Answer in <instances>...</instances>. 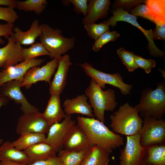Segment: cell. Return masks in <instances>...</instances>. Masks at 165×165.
Here are the masks:
<instances>
[{"mask_svg":"<svg viewBox=\"0 0 165 165\" xmlns=\"http://www.w3.org/2000/svg\"><path fill=\"white\" fill-rule=\"evenodd\" d=\"M72 64L68 54L62 56L58 59L57 70L51 82L49 89L50 94L60 95L65 88L70 66Z\"/></svg>","mask_w":165,"mask_h":165,"instance_id":"17","label":"cell"},{"mask_svg":"<svg viewBox=\"0 0 165 165\" xmlns=\"http://www.w3.org/2000/svg\"><path fill=\"white\" fill-rule=\"evenodd\" d=\"M19 17L14 8L10 7L0 6V20L6 21L7 23L13 24Z\"/></svg>","mask_w":165,"mask_h":165,"instance_id":"34","label":"cell"},{"mask_svg":"<svg viewBox=\"0 0 165 165\" xmlns=\"http://www.w3.org/2000/svg\"><path fill=\"white\" fill-rule=\"evenodd\" d=\"M8 43L0 47V68L5 69L15 65L24 60L22 56V47L16 42L13 35L7 38Z\"/></svg>","mask_w":165,"mask_h":165,"instance_id":"15","label":"cell"},{"mask_svg":"<svg viewBox=\"0 0 165 165\" xmlns=\"http://www.w3.org/2000/svg\"><path fill=\"white\" fill-rule=\"evenodd\" d=\"M77 64L83 69L87 75L102 89H105V85L108 84L119 88L123 95H126L130 93L132 88V85L125 83L119 74H110L103 72L95 68L88 63Z\"/></svg>","mask_w":165,"mask_h":165,"instance_id":"7","label":"cell"},{"mask_svg":"<svg viewBox=\"0 0 165 165\" xmlns=\"http://www.w3.org/2000/svg\"><path fill=\"white\" fill-rule=\"evenodd\" d=\"M117 53L129 72H132L139 68L135 61L134 58L135 54L133 52L127 50L121 47L117 50Z\"/></svg>","mask_w":165,"mask_h":165,"instance_id":"32","label":"cell"},{"mask_svg":"<svg viewBox=\"0 0 165 165\" xmlns=\"http://www.w3.org/2000/svg\"><path fill=\"white\" fill-rule=\"evenodd\" d=\"M142 163L147 165H165V145H153L145 148Z\"/></svg>","mask_w":165,"mask_h":165,"instance_id":"25","label":"cell"},{"mask_svg":"<svg viewBox=\"0 0 165 165\" xmlns=\"http://www.w3.org/2000/svg\"><path fill=\"white\" fill-rule=\"evenodd\" d=\"M38 110L23 113L19 118L16 132L21 135L30 133H47L50 127Z\"/></svg>","mask_w":165,"mask_h":165,"instance_id":"8","label":"cell"},{"mask_svg":"<svg viewBox=\"0 0 165 165\" xmlns=\"http://www.w3.org/2000/svg\"><path fill=\"white\" fill-rule=\"evenodd\" d=\"M76 119L77 125L85 133L92 144L103 148L109 154L124 145L123 137L115 133L97 119L79 116Z\"/></svg>","mask_w":165,"mask_h":165,"instance_id":"1","label":"cell"},{"mask_svg":"<svg viewBox=\"0 0 165 165\" xmlns=\"http://www.w3.org/2000/svg\"><path fill=\"white\" fill-rule=\"evenodd\" d=\"M85 93L93 109L94 116L104 123L105 112L113 111L117 105L115 91L111 89L103 90L91 80Z\"/></svg>","mask_w":165,"mask_h":165,"instance_id":"3","label":"cell"},{"mask_svg":"<svg viewBox=\"0 0 165 165\" xmlns=\"http://www.w3.org/2000/svg\"><path fill=\"white\" fill-rule=\"evenodd\" d=\"M108 163H107L106 164H105V165H108Z\"/></svg>","mask_w":165,"mask_h":165,"instance_id":"47","label":"cell"},{"mask_svg":"<svg viewBox=\"0 0 165 165\" xmlns=\"http://www.w3.org/2000/svg\"><path fill=\"white\" fill-rule=\"evenodd\" d=\"M112 14L113 16L108 20L110 25L115 26L119 21H124L132 24L140 29L146 37L148 42V48L152 56L157 57L164 56V53L157 48L154 42L152 31L146 30L142 27L138 22L136 16L120 9L114 10Z\"/></svg>","mask_w":165,"mask_h":165,"instance_id":"10","label":"cell"},{"mask_svg":"<svg viewBox=\"0 0 165 165\" xmlns=\"http://www.w3.org/2000/svg\"><path fill=\"white\" fill-rule=\"evenodd\" d=\"M75 124L71 115H66L61 122L51 125L44 142L52 146L56 152L62 149L65 137L71 127Z\"/></svg>","mask_w":165,"mask_h":165,"instance_id":"11","label":"cell"},{"mask_svg":"<svg viewBox=\"0 0 165 165\" xmlns=\"http://www.w3.org/2000/svg\"><path fill=\"white\" fill-rule=\"evenodd\" d=\"M58 59L53 58L41 67L35 66L29 69L25 74L21 87L28 89L33 84L44 81L50 84V79L57 66Z\"/></svg>","mask_w":165,"mask_h":165,"instance_id":"12","label":"cell"},{"mask_svg":"<svg viewBox=\"0 0 165 165\" xmlns=\"http://www.w3.org/2000/svg\"><path fill=\"white\" fill-rule=\"evenodd\" d=\"M3 141V139H0V144H1Z\"/></svg>","mask_w":165,"mask_h":165,"instance_id":"45","label":"cell"},{"mask_svg":"<svg viewBox=\"0 0 165 165\" xmlns=\"http://www.w3.org/2000/svg\"><path fill=\"white\" fill-rule=\"evenodd\" d=\"M135 108L144 118L161 119L165 113V87L160 83L154 90L149 89L142 92L139 103Z\"/></svg>","mask_w":165,"mask_h":165,"instance_id":"4","label":"cell"},{"mask_svg":"<svg viewBox=\"0 0 165 165\" xmlns=\"http://www.w3.org/2000/svg\"><path fill=\"white\" fill-rule=\"evenodd\" d=\"M47 2L46 0H26L16 1V8L20 10L25 12L33 11L40 15L46 8Z\"/></svg>","mask_w":165,"mask_h":165,"instance_id":"29","label":"cell"},{"mask_svg":"<svg viewBox=\"0 0 165 165\" xmlns=\"http://www.w3.org/2000/svg\"><path fill=\"white\" fill-rule=\"evenodd\" d=\"M42 34L39 37L40 42L50 54L51 58L58 59L73 48L74 38H66L61 34V31L54 29L46 24H41Z\"/></svg>","mask_w":165,"mask_h":165,"instance_id":"5","label":"cell"},{"mask_svg":"<svg viewBox=\"0 0 165 165\" xmlns=\"http://www.w3.org/2000/svg\"><path fill=\"white\" fill-rule=\"evenodd\" d=\"M14 24L7 23L6 24H0V44H4L5 41L1 38L4 36L7 38L13 33Z\"/></svg>","mask_w":165,"mask_h":165,"instance_id":"39","label":"cell"},{"mask_svg":"<svg viewBox=\"0 0 165 165\" xmlns=\"http://www.w3.org/2000/svg\"><path fill=\"white\" fill-rule=\"evenodd\" d=\"M29 165H63L62 163L58 156H55L47 159L39 160Z\"/></svg>","mask_w":165,"mask_h":165,"instance_id":"41","label":"cell"},{"mask_svg":"<svg viewBox=\"0 0 165 165\" xmlns=\"http://www.w3.org/2000/svg\"><path fill=\"white\" fill-rule=\"evenodd\" d=\"M134 58L138 67L144 69L147 74H149L152 68L156 66V61L154 60L146 59L135 54L134 56Z\"/></svg>","mask_w":165,"mask_h":165,"instance_id":"35","label":"cell"},{"mask_svg":"<svg viewBox=\"0 0 165 165\" xmlns=\"http://www.w3.org/2000/svg\"><path fill=\"white\" fill-rule=\"evenodd\" d=\"M31 45L28 48L22 47V54L24 60L36 58L41 56H50V53L41 42H35Z\"/></svg>","mask_w":165,"mask_h":165,"instance_id":"30","label":"cell"},{"mask_svg":"<svg viewBox=\"0 0 165 165\" xmlns=\"http://www.w3.org/2000/svg\"><path fill=\"white\" fill-rule=\"evenodd\" d=\"M11 161L29 164V159L24 151L13 147L9 141H5L0 146V161Z\"/></svg>","mask_w":165,"mask_h":165,"instance_id":"23","label":"cell"},{"mask_svg":"<svg viewBox=\"0 0 165 165\" xmlns=\"http://www.w3.org/2000/svg\"><path fill=\"white\" fill-rule=\"evenodd\" d=\"M46 138V136L44 133H27L21 135L18 139L11 143L17 149L24 150L36 144L44 142Z\"/></svg>","mask_w":165,"mask_h":165,"instance_id":"26","label":"cell"},{"mask_svg":"<svg viewBox=\"0 0 165 165\" xmlns=\"http://www.w3.org/2000/svg\"><path fill=\"white\" fill-rule=\"evenodd\" d=\"M117 31H109L101 35L96 40L92 46V50L95 52L100 50L101 48L108 42L115 41L119 36Z\"/></svg>","mask_w":165,"mask_h":165,"instance_id":"33","label":"cell"},{"mask_svg":"<svg viewBox=\"0 0 165 165\" xmlns=\"http://www.w3.org/2000/svg\"><path fill=\"white\" fill-rule=\"evenodd\" d=\"M135 108L127 102L110 116V127L115 133L131 136L139 133L142 128L143 120Z\"/></svg>","mask_w":165,"mask_h":165,"instance_id":"2","label":"cell"},{"mask_svg":"<svg viewBox=\"0 0 165 165\" xmlns=\"http://www.w3.org/2000/svg\"><path fill=\"white\" fill-rule=\"evenodd\" d=\"M65 4L71 3L74 6L75 11L77 13H82L85 16L87 14L88 1L87 0H69L62 2Z\"/></svg>","mask_w":165,"mask_h":165,"instance_id":"38","label":"cell"},{"mask_svg":"<svg viewBox=\"0 0 165 165\" xmlns=\"http://www.w3.org/2000/svg\"><path fill=\"white\" fill-rule=\"evenodd\" d=\"M110 25L108 20L98 24L95 23L84 25L88 35L96 40L105 32L109 31Z\"/></svg>","mask_w":165,"mask_h":165,"instance_id":"31","label":"cell"},{"mask_svg":"<svg viewBox=\"0 0 165 165\" xmlns=\"http://www.w3.org/2000/svg\"><path fill=\"white\" fill-rule=\"evenodd\" d=\"M89 148L79 152L62 149L58 152L57 156L62 162L63 165H81Z\"/></svg>","mask_w":165,"mask_h":165,"instance_id":"28","label":"cell"},{"mask_svg":"<svg viewBox=\"0 0 165 165\" xmlns=\"http://www.w3.org/2000/svg\"><path fill=\"white\" fill-rule=\"evenodd\" d=\"M87 97L84 94L71 99L65 100L63 104L64 112L66 115L78 114L93 118L94 116L90 105L87 101Z\"/></svg>","mask_w":165,"mask_h":165,"instance_id":"18","label":"cell"},{"mask_svg":"<svg viewBox=\"0 0 165 165\" xmlns=\"http://www.w3.org/2000/svg\"><path fill=\"white\" fill-rule=\"evenodd\" d=\"M43 61V59L37 58L24 60L15 65L2 69L0 71V86L13 80L23 82L25 74L29 69L40 65Z\"/></svg>","mask_w":165,"mask_h":165,"instance_id":"14","label":"cell"},{"mask_svg":"<svg viewBox=\"0 0 165 165\" xmlns=\"http://www.w3.org/2000/svg\"><path fill=\"white\" fill-rule=\"evenodd\" d=\"M130 13L136 16H139L153 22L148 6L145 3L140 4L136 6L133 9L130 10Z\"/></svg>","mask_w":165,"mask_h":165,"instance_id":"37","label":"cell"},{"mask_svg":"<svg viewBox=\"0 0 165 165\" xmlns=\"http://www.w3.org/2000/svg\"><path fill=\"white\" fill-rule=\"evenodd\" d=\"M139 133L141 144L145 148L164 144L165 140V121L162 119L144 118Z\"/></svg>","mask_w":165,"mask_h":165,"instance_id":"6","label":"cell"},{"mask_svg":"<svg viewBox=\"0 0 165 165\" xmlns=\"http://www.w3.org/2000/svg\"><path fill=\"white\" fill-rule=\"evenodd\" d=\"M144 0H116L114 1L112 6L115 9H120L124 10H129L134 6L143 3H145Z\"/></svg>","mask_w":165,"mask_h":165,"instance_id":"36","label":"cell"},{"mask_svg":"<svg viewBox=\"0 0 165 165\" xmlns=\"http://www.w3.org/2000/svg\"><path fill=\"white\" fill-rule=\"evenodd\" d=\"M0 165H29L11 161H2L0 162Z\"/></svg>","mask_w":165,"mask_h":165,"instance_id":"43","label":"cell"},{"mask_svg":"<svg viewBox=\"0 0 165 165\" xmlns=\"http://www.w3.org/2000/svg\"><path fill=\"white\" fill-rule=\"evenodd\" d=\"M152 31L153 39L165 40V23H157Z\"/></svg>","mask_w":165,"mask_h":165,"instance_id":"40","label":"cell"},{"mask_svg":"<svg viewBox=\"0 0 165 165\" xmlns=\"http://www.w3.org/2000/svg\"><path fill=\"white\" fill-rule=\"evenodd\" d=\"M124 148L121 151L120 165H140L143 162L145 148L141 145L139 133L127 136Z\"/></svg>","mask_w":165,"mask_h":165,"instance_id":"9","label":"cell"},{"mask_svg":"<svg viewBox=\"0 0 165 165\" xmlns=\"http://www.w3.org/2000/svg\"><path fill=\"white\" fill-rule=\"evenodd\" d=\"M109 154L103 148L93 145L88 149L81 165H105L109 162Z\"/></svg>","mask_w":165,"mask_h":165,"instance_id":"24","label":"cell"},{"mask_svg":"<svg viewBox=\"0 0 165 165\" xmlns=\"http://www.w3.org/2000/svg\"><path fill=\"white\" fill-rule=\"evenodd\" d=\"M24 151L29 157V164L56 156L54 148L44 142L34 145Z\"/></svg>","mask_w":165,"mask_h":165,"instance_id":"22","label":"cell"},{"mask_svg":"<svg viewBox=\"0 0 165 165\" xmlns=\"http://www.w3.org/2000/svg\"><path fill=\"white\" fill-rule=\"evenodd\" d=\"M16 0H0V6H5L13 8H16Z\"/></svg>","mask_w":165,"mask_h":165,"instance_id":"42","label":"cell"},{"mask_svg":"<svg viewBox=\"0 0 165 165\" xmlns=\"http://www.w3.org/2000/svg\"><path fill=\"white\" fill-rule=\"evenodd\" d=\"M93 145L84 131L75 124L69 130L63 143L64 149L70 151H80Z\"/></svg>","mask_w":165,"mask_h":165,"instance_id":"16","label":"cell"},{"mask_svg":"<svg viewBox=\"0 0 165 165\" xmlns=\"http://www.w3.org/2000/svg\"><path fill=\"white\" fill-rule=\"evenodd\" d=\"M60 96L55 94H51L46 109L42 113L50 126L60 122L66 116L62 108Z\"/></svg>","mask_w":165,"mask_h":165,"instance_id":"19","label":"cell"},{"mask_svg":"<svg viewBox=\"0 0 165 165\" xmlns=\"http://www.w3.org/2000/svg\"><path fill=\"white\" fill-rule=\"evenodd\" d=\"M22 81L13 80L0 86V95L13 100L16 103L20 105V108L23 113L38 110L27 101L20 90Z\"/></svg>","mask_w":165,"mask_h":165,"instance_id":"13","label":"cell"},{"mask_svg":"<svg viewBox=\"0 0 165 165\" xmlns=\"http://www.w3.org/2000/svg\"><path fill=\"white\" fill-rule=\"evenodd\" d=\"M147 5L151 17L155 24L165 23V0H147Z\"/></svg>","mask_w":165,"mask_h":165,"instance_id":"27","label":"cell"},{"mask_svg":"<svg viewBox=\"0 0 165 165\" xmlns=\"http://www.w3.org/2000/svg\"><path fill=\"white\" fill-rule=\"evenodd\" d=\"M13 35L16 41L21 45H31L35 43L36 38L42 34L41 25L38 20H35L28 31H24L19 28H13Z\"/></svg>","mask_w":165,"mask_h":165,"instance_id":"21","label":"cell"},{"mask_svg":"<svg viewBox=\"0 0 165 165\" xmlns=\"http://www.w3.org/2000/svg\"><path fill=\"white\" fill-rule=\"evenodd\" d=\"M146 165V164H144V163H142L141 165Z\"/></svg>","mask_w":165,"mask_h":165,"instance_id":"46","label":"cell"},{"mask_svg":"<svg viewBox=\"0 0 165 165\" xmlns=\"http://www.w3.org/2000/svg\"><path fill=\"white\" fill-rule=\"evenodd\" d=\"M88 2L87 14L82 20L84 25L95 23L105 16L110 5L109 0H90Z\"/></svg>","mask_w":165,"mask_h":165,"instance_id":"20","label":"cell"},{"mask_svg":"<svg viewBox=\"0 0 165 165\" xmlns=\"http://www.w3.org/2000/svg\"><path fill=\"white\" fill-rule=\"evenodd\" d=\"M9 101V99L6 97L0 95V108L6 104Z\"/></svg>","mask_w":165,"mask_h":165,"instance_id":"44","label":"cell"}]
</instances>
